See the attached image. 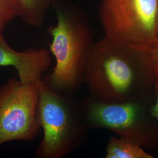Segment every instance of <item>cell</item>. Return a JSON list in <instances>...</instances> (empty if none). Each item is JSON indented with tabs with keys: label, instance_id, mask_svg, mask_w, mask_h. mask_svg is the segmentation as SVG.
<instances>
[{
	"label": "cell",
	"instance_id": "1",
	"mask_svg": "<svg viewBox=\"0 0 158 158\" xmlns=\"http://www.w3.org/2000/svg\"><path fill=\"white\" fill-rule=\"evenodd\" d=\"M148 48L106 36L93 42L85 76L90 96L107 102H153L156 70Z\"/></svg>",
	"mask_w": 158,
	"mask_h": 158
},
{
	"label": "cell",
	"instance_id": "2",
	"mask_svg": "<svg viewBox=\"0 0 158 158\" xmlns=\"http://www.w3.org/2000/svg\"><path fill=\"white\" fill-rule=\"evenodd\" d=\"M52 37L49 50L55 66L42 82L60 94H75L85 83L87 59L93 44L89 24L73 9L60 6L56 23L48 30Z\"/></svg>",
	"mask_w": 158,
	"mask_h": 158
},
{
	"label": "cell",
	"instance_id": "3",
	"mask_svg": "<svg viewBox=\"0 0 158 158\" xmlns=\"http://www.w3.org/2000/svg\"><path fill=\"white\" fill-rule=\"evenodd\" d=\"M39 90L40 128L43 138L36 150V158H62L83 147L89 131L80 100L74 94H60L42 82Z\"/></svg>",
	"mask_w": 158,
	"mask_h": 158
},
{
	"label": "cell",
	"instance_id": "4",
	"mask_svg": "<svg viewBox=\"0 0 158 158\" xmlns=\"http://www.w3.org/2000/svg\"><path fill=\"white\" fill-rule=\"evenodd\" d=\"M89 130H109L145 149L158 146V121L153 115V102H107L87 96L80 100Z\"/></svg>",
	"mask_w": 158,
	"mask_h": 158
},
{
	"label": "cell",
	"instance_id": "5",
	"mask_svg": "<svg viewBox=\"0 0 158 158\" xmlns=\"http://www.w3.org/2000/svg\"><path fill=\"white\" fill-rule=\"evenodd\" d=\"M158 0H102L99 15L105 36L148 48L157 41Z\"/></svg>",
	"mask_w": 158,
	"mask_h": 158
},
{
	"label": "cell",
	"instance_id": "6",
	"mask_svg": "<svg viewBox=\"0 0 158 158\" xmlns=\"http://www.w3.org/2000/svg\"><path fill=\"white\" fill-rule=\"evenodd\" d=\"M40 129L36 83L15 78L0 85V145L14 141H33Z\"/></svg>",
	"mask_w": 158,
	"mask_h": 158
},
{
	"label": "cell",
	"instance_id": "7",
	"mask_svg": "<svg viewBox=\"0 0 158 158\" xmlns=\"http://www.w3.org/2000/svg\"><path fill=\"white\" fill-rule=\"evenodd\" d=\"M51 63L49 49L31 48L23 52L15 51L8 44L0 32V67L15 68L21 82L31 83L42 80Z\"/></svg>",
	"mask_w": 158,
	"mask_h": 158
},
{
	"label": "cell",
	"instance_id": "8",
	"mask_svg": "<svg viewBox=\"0 0 158 158\" xmlns=\"http://www.w3.org/2000/svg\"><path fill=\"white\" fill-rule=\"evenodd\" d=\"M19 17L27 25L40 28L45 21L49 10L57 0H17Z\"/></svg>",
	"mask_w": 158,
	"mask_h": 158
},
{
	"label": "cell",
	"instance_id": "9",
	"mask_svg": "<svg viewBox=\"0 0 158 158\" xmlns=\"http://www.w3.org/2000/svg\"><path fill=\"white\" fill-rule=\"evenodd\" d=\"M106 158H153L144 148L127 139L119 136L110 138L106 147Z\"/></svg>",
	"mask_w": 158,
	"mask_h": 158
},
{
	"label": "cell",
	"instance_id": "10",
	"mask_svg": "<svg viewBox=\"0 0 158 158\" xmlns=\"http://www.w3.org/2000/svg\"><path fill=\"white\" fill-rule=\"evenodd\" d=\"M17 0H0V32H3L8 23L19 17Z\"/></svg>",
	"mask_w": 158,
	"mask_h": 158
},
{
	"label": "cell",
	"instance_id": "11",
	"mask_svg": "<svg viewBox=\"0 0 158 158\" xmlns=\"http://www.w3.org/2000/svg\"><path fill=\"white\" fill-rule=\"evenodd\" d=\"M155 101L151 106V111L153 115L158 121V70H156V81L155 85Z\"/></svg>",
	"mask_w": 158,
	"mask_h": 158
},
{
	"label": "cell",
	"instance_id": "12",
	"mask_svg": "<svg viewBox=\"0 0 158 158\" xmlns=\"http://www.w3.org/2000/svg\"><path fill=\"white\" fill-rule=\"evenodd\" d=\"M156 70H158V40L148 48Z\"/></svg>",
	"mask_w": 158,
	"mask_h": 158
},
{
	"label": "cell",
	"instance_id": "13",
	"mask_svg": "<svg viewBox=\"0 0 158 158\" xmlns=\"http://www.w3.org/2000/svg\"><path fill=\"white\" fill-rule=\"evenodd\" d=\"M158 40V21H157V41Z\"/></svg>",
	"mask_w": 158,
	"mask_h": 158
}]
</instances>
